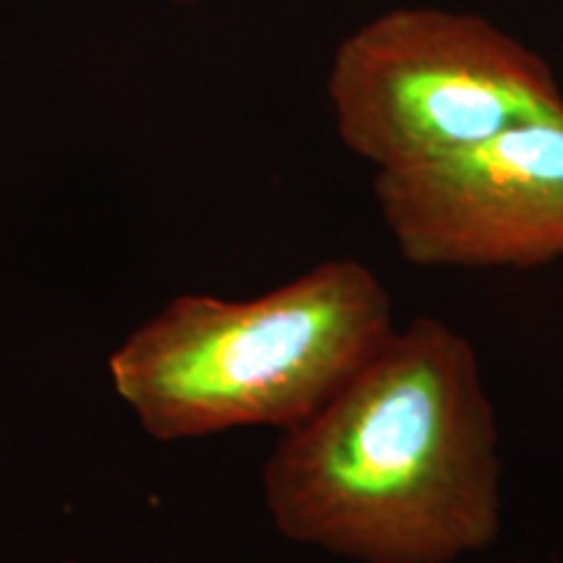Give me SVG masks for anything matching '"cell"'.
<instances>
[{
	"mask_svg": "<svg viewBox=\"0 0 563 563\" xmlns=\"http://www.w3.org/2000/svg\"><path fill=\"white\" fill-rule=\"evenodd\" d=\"M264 504L290 543L350 563H456L504 527L501 435L470 340L397 327L321 410L279 435Z\"/></svg>",
	"mask_w": 563,
	"mask_h": 563,
	"instance_id": "1",
	"label": "cell"
},
{
	"mask_svg": "<svg viewBox=\"0 0 563 563\" xmlns=\"http://www.w3.org/2000/svg\"><path fill=\"white\" fill-rule=\"evenodd\" d=\"M397 329L378 274L329 258L249 300L180 295L110 355V384L159 441L290 431Z\"/></svg>",
	"mask_w": 563,
	"mask_h": 563,
	"instance_id": "2",
	"label": "cell"
},
{
	"mask_svg": "<svg viewBox=\"0 0 563 563\" xmlns=\"http://www.w3.org/2000/svg\"><path fill=\"white\" fill-rule=\"evenodd\" d=\"M327 95L342 144L382 170L563 115L551 63L481 13L402 5L336 47Z\"/></svg>",
	"mask_w": 563,
	"mask_h": 563,
	"instance_id": "3",
	"label": "cell"
},
{
	"mask_svg": "<svg viewBox=\"0 0 563 563\" xmlns=\"http://www.w3.org/2000/svg\"><path fill=\"white\" fill-rule=\"evenodd\" d=\"M373 196L412 266L538 269L563 262V115L376 173Z\"/></svg>",
	"mask_w": 563,
	"mask_h": 563,
	"instance_id": "4",
	"label": "cell"
},
{
	"mask_svg": "<svg viewBox=\"0 0 563 563\" xmlns=\"http://www.w3.org/2000/svg\"><path fill=\"white\" fill-rule=\"evenodd\" d=\"M175 3H199V0H175Z\"/></svg>",
	"mask_w": 563,
	"mask_h": 563,
	"instance_id": "5",
	"label": "cell"
}]
</instances>
